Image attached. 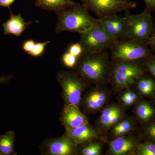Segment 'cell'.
I'll use <instances>...</instances> for the list:
<instances>
[{"mask_svg": "<svg viewBox=\"0 0 155 155\" xmlns=\"http://www.w3.org/2000/svg\"><path fill=\"white\" fill-rule=\"evenodd\" d=\"M112 63L107 51L83 54L78 58L74 71L87 82L100 84L110 78Z\"/></svg>", "mask_w": 155, "mask_h": 155, "instance_id": "obj_1", "label": "cell"}, {"mask_svg": "<svg viewBox=\"0 0 155 155\" xmlns=\"http://www.w3.org/2000/svg\"><path fill=\"white\" fill-rule=\"evenodd\" d=\"M88 11L82 4L76 3L74 5L56 12L58 19L56 32L69 31L80 34L99 25L98 18L91 16Z\"/></svg>", "mask_w": 155, "mask_h": 155, "instance_id": "obj_2", "label": "cell"}, {"mask_svg": "<svg viewBox=\"0 0 155 155\" xmlns=\"http://www.w3.org/2000/svg\"><path fill=\"white\" fill-rule=\"evenodd\" d=\"M110 50L113 61H139L152 54L147 45L127 38L115 41Z\"/></svg>", "mask_w": 155, "mask_h": 155, "instance_id": "obj_3", "label": "cell"}, {"mask_svg": "<svg viewBox=\"0 0 155 155\" xmlns=\"http://www.w3.org/2000/svg\"><path fill=\"white\" fill-rule=\"evenodd\" d=\"M143 74L144 69L139 61H112L110 78L119 89L130 87Z\"/></svg>", "mask_w": 155, "mask_h": 155, "instance_id": "obj_4", "label": "cell"}, {"mask_svg": "<svg viewBox=\"0 0 155 155\" xmlns=\"http://www.w3.org/2000/svg\"><path fill=\"white\" fill-rule=\"evenodd\" d=\"M57 78L61 86L64 106L72 104L79 107L87 82L75 71H60L57 74Z\"/></svg>", "mask_w": 155, "mask_h": 155, "instance_id": "obj_5", "label": "cell"}, {"mask_svg": "<svg viewBox=\"0 0 155 155\" xmlns=\"http://www.w3.org/2000/svg\"><path fill=\"white\" fill-rule=\"evenodd\" d=\"M150 12L145 10L141 14L132 15L125 12L127 22L126 37L147 45L149 40L154 33L155 27Z\"/></svg>", "mask_w": 155, "mask_h": 155, "instance_id": "obj_6", "label": "cell"}, {"mask_svg": "<svg viewBox=\"0 0 155 155\" xmlns=\"http://www.w3.org/2000/svg\"><path fill=\"white\" fill-rule=\"evenodd\" d=\"M84 54H95L110 49L115 40L99 24L79 34Z\"/></svg>", "mask_w": 155, "mask_h": 155, "instance_id": "obj_7", "label": "cell"}, {"mask_svg": "<svg viewBox=\"0 0 155 155\" xmlns=\"http://www.w3.org/2000/svg\"><path fill=\"white\" fill-rule=\"evenodd\" d=\"M82 5L98 18L126 12L136 7L132 0H81Z\"/></svg>", "mask_w": 155, "mask_h": 155, "instance_id": "obj_8", "label": "cell"}, {"mask_svg": "<svg viewBox=\"0 0 155 155\" xmlns=\"http://www.w3.org/2000/svg\"><path fill=\"white\" fill-rule=\"evenodd\" d=\"M77 145L65 133L57 138L45 140L41 146V153L47 155H72L76 153Z\"/></svg>", "mask_w": 155, "mask_h": 155, "instance_id": "obj_9", "label": "cell"}, {"mask_svg": "<svg viewBox=\"0 0 155 155\" xmlns=\"http://www.w3.org/2000/svg\"><path fill=\"white\" fill-rule=\"evenodd\" d=\"M98 19L99 25L115 40L126 37L127 22L125 17L116 14Z\"/></svg>", "mask_w": 155, "mask_h": 155, "instance_id": "obj_10", "label": "cell"}, {"mask_svg": "<svg viewBox=\"0 0 155 155\" xmlns=\"http://www.w3.org/2000/svg\"><path fill=\"white\" fill-rule=\"evenodd\" d=\"M110 96L109 92L104 88L91 90L81 100L84 111L88 114L96 113L107 103Z\"/></svg>", "mask_w": 155, "mask_h": 155, "instance_id": "obj_11", "label": "cell"}, {"mask_svg": "<svg viewBox=\"0 0 155 155\" xmlns=\"http://www.w3.org/2000/svg\"><path fill=\"white\" fill-rule=\"evenodd\" d=\"M61 121L66 130L89 123L87 118L80 110L79 107L72 104L64 106Z\"/></svg>", "mask_w": 155, "mask_h": 155, "instance_id": "obj_12", "label": "cell"}, {"mask_svg": "<svg viewBox=\"0 0 155 155\" xmlns=\"http://www.w3.org/2000/svg\"><path fill=\"white\" fill-rule=\"evenodd\" d=\"M65 133L72 139L77 146L91 142L99 136L96 130L89 123L66 130Z\"/></svg>", "mask_w": 155, "mask_h": 155, "instance_id": "obj_13", "label": "cell"}, {"mask_svg": "<svg viewBox=\"0 0 155 155\" xmlns=\"http://www.w3.org/2000/svg\"><path fill=\"white\" fill-rule=\"evenodd\" d=\"M10 19L3 23L4 34L5 35L12 34L20 37L25 29L34 22H26L22 18L21 14L15 15L10 11Z\"/></svg>", "mask_w": 155, "mask_h": 155, "instance_id": "obj_14", "label": "cell"}, {"mask_svg": "<svg viewBox=\"0 0 155 155\" xmlns=\"http://www.w3.org/2000/svg\"><path fill=\"white\" fill-rule=\"evenodd\" d=\"M110 151L114 155H124L132 153L137 147L136 142L130 137H118L110 143Z\"/></svg>", "mask_w": 155, "mask_h": 155, "instance_id": "obj_15", "label": "cell"}, {"mask_svg": "<svg viewBox=\"0 0 155 155\" xmlns=\"http://www.w3.org/2000/svg\"><path fill=\"white\" fill-rule=\"evenodd\" d=\"M123 116V111L119 106L112 105L103 109L100 118V125L107 129L117 124Z\"/></svg>", "mask_w": 155, "mask_h": 155, "instance_id": "obj_16", "label": "cell"}, {"mask_svg": "<svg viewBox=\"0 0 155 155\" xmlns=\"http://www.w3.org/2000/svg\"><path fill=\"white\" fill-rule=\"evenodd\" d=\"M76 2L72 0H36L35 5L48 11H60L74 5Z\"/></svg>", "mask_w": 155, "mask_h": 155, "instance_id": "obj_17", "label": "cell"}, {"mask_svg": "<svg viewBox=\"0 0 155 155\" xmlns=\"http://www.w3.org/2000/svg\"><path fill=\"white\" fill-rule=\"evenodd\" d=\"M16 137L14 130L7 131L0 135V155H17L14 149Z\"/></svg>", "mask_w": 155, "mask_h": 155, "instance_id": "obj_18", "label": "cell"}, {"mask_svg": "<svg viewBox=\"0 0 155 155\" xmlns=\"http://www.w3.org/2000/svg\"><path fill=\"white\" fill-rule=\"evenodd\" d=\"M137 116L142 121H147L152 118L155 114L154 108L150 104L146 102L140 103L136 109Z\"/></svg>", "mask_w": 155, "mask_h": 155, "instance_id": "obj_19", "label": "cell"}, {"mask_svg": "<svg viewBox=\"0 0 155 155\" xmlns=\"http://www.w3.org/2000/svg\"><path fill=\"white\" fill-rule=\"evenodd\" d=\"M137 86L139 91L144 95L151 94L155 89L153 80L149 78L143 77V76L138 79Z\"/></svg>", "mask_w": 155, "mask_h": 155, "instance_id": "obj_20", "label": "cell"}, {"mask_svg": "<svg viewBox=\"0 0 155 155\" xmlns=\"http://www.w3.org/2000/svg\"><path fill=\"white\" fill-rule=\"evenodd\" d=\"M132 127V122L129 120H125L116 124L114 127L113 133L116 136H122L130 132Z\"/></svg>", "mask_w": 155, "mask_h": 155, "instance_id": "obj_21", "label": "cell"}, {"mask_svg": "<svg viewBox=\"0 0 155 155\" xmlns=\"http://www.w3.org/2000/svg\"><path fill=\"white\" fill-rule=\"evenodd\" d=\"M102 147L99 143H90L87 144L81 150L83 155H99L101 154Z\"/></svg>", "mask_w": 155, "mask_h": 155, "instance_id": "obj_22", "label": "cell"}, {"mask_svg": "<svg viewBox=\"0 0 155 155\" xmlns=\"http://www.w3.org/2000/svg\"><path fill=\"white\" fill-rule=\"evenodd\" d=\"M138 153L140 155H155V144L146 143L138 147Z\"/></svg>", "mask_w": 155, "mask_h": 155, "instance_id": "obj_23", "label": "cell"}, {"mask_svg": "<svg viewBox=\"0 0 155 155\" xmlns=\"http://www.w3.org/2000/svg\"><path fill=\"white\" fill-rule=\"evenodd\" d=\"M78 59V58L68 51L64 53L62 58V61L64 65L69 68H75L77 64Z\"/></svg>", "mask_w": 155, "mask_h": 155, "instance_id": "obj_24", "label": "cell"}, {"mask_svg": "<svg viewBox=\"0 0 155 155\" xmlns=\"http://www.w3.org/2000/svg\"><path fill=\"white\" fill-rule=\"evenodd\" d=\"M50 43L51 41H49L35 43L33 50L29 53V54L32 57H35L41 55L44 52L46 47Z\"/></svg>", "mask_w": 155, "mask_h": 155, "instance_id": "obj_25", "label": "cell"}, {"mask_svg": "<svg viewBox=\"0 0 155 155\" xmlns=\"http://www.w3.org/2000/svg\"><path fill=\"white\" fill-rule=\"evenodd\" d=\"M67 51L78 58H80L84 54L83 47L80 41L70 45Z\"/></svg>", "mask_w": 155, "mask_h": 155, "instance_id": "obj_26", "label": "cell"}, {"mask_svg": "<svg viewBox=\"0 0 155 155\" xmlns=\"http://www.w3.org/2000/svg\"><path fill=\"white\" fill-rule=\"evenodd\" d=\"M122 101L126 106H130L135 102L137 99V95L133 91L125 92L122 97Z\"/></svg>", "mask_w": 155, "mask_h": 155, "instance_id": "obj_27", "label": "cell"}, {"mask_svg": "<svg viewBox=\"0 0 155 155\" xmlns=\"http://www.w3.org/2000/svg\"><path fill=\"white\" fill-rule=\"evenodd\" d=\"M145 60V67L151 75L155 77V55L152 54Z\"/></svg>", "mask_w": 155, "mask_h": 155, "instance_id": "obj_28", "label": "cell"}, {"mask_svg": "<svg viewBox=\"0 0 155 155\" xmlns=\"http://www.w3.org/2000/svg\"><path fill=\"white\" fill-rule=\"evenodd\" d=\"M35 44V42L33 40L29 39L26 40L22 44V50L25 52L29 54L33 50Z\"/></svg>", "mask_w": 155, "mask_h": 155, "instance_id": "obj_29", "label": "cell"}, {"mask_svg": "<svg viewBox=\"0 0 155 155\" xmlns=\"http://www.w3.org/2000/svg\"><path fill=\"white\" fill-rule=\"evenodd\" d=\"M146 133L150 138L155 141V123L149 125L147 127Z\"/></svg>", "mask_w": 155, "mask_h": 155, "instance_id": "obj_30", "label": "cell"}, {"mask_svg": "<svg viewBox=\"0 0 155 155\" xmlns=\"http://www.w3.org/2000/svg\"><path fill=\"white\" fill-rule=\"evenodd\" d=\"M146 5V10L150 12H155V0H144Z\"/></svg>", "mask_w": 155, "mask_h": 155, "instance_id": "obj_31", "label": "cell"}, {"mask_svg": "<svg viewBox=\"0 0 155 155\" xmlns=\"http://www.w3.org/2000/svg\"><path fill=\"white\" fill-rule=\"evenodd\" d=\"M17 0H0V7H7L11 11L10 7Z\"/></svg>", "mask_w": 155, "mask_h": 155, "instance_id": "obj_32", "label": "cell"}, {"mask_svg": "<svg viewBox=\"0 0 155 155\" xmlns=\"http://www.w3.org/2000/svg\"><path fill=\"white\" fill-rule=\"evenodd\" d=\"M147 45H149L152 49L155 52V32L150 38L148 41Z\"/></svg>", "mask_w": 155, "mask_h": 155, "instance_id": "obj_33", "label": "cell"}, {"mask_svg": "<svg viewBox=\"0 0 155 155\" xmlns=\"http://www.w3.org/2000/svg\"><path fill=\"white\" fill-rule=\"evenodd\" d=\"M13 77L12 75L10 76H4L0 77V84L5 83L8 82Z\"/></svg>", "mask_w": 155, "mask_h": 155, "instance_id": "obj_34", "label": "cell"}]
</instances>
